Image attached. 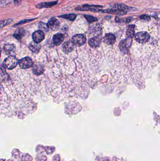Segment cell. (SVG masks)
I'll use <instances>...</instances> for the list:
<instances>
[{
	"mask_svg": "<svg viewBox=\"0 0 160 161\" xmlns=\"http://www.w3.org/2000/svg\"><path fill=\"white\" fill-rule=\"evenodd\" d=\"M59 17L73 21L75 19L76 16V15L74 14H69L62 15V16H59Z\"/></svg>",
	"mask_w": 160,
	"mask_h": 161,
	"instance_id": "20",
	"label": "cell"
},
{
	"mask_svg": "<svg viewBox=\"0 0 160 161\" xmlns=\"http://www.w3.org/2000/svg\"><path fill=\"white\" fill-rule=\"evenodd\" d=\"M57 4V1H54V2H50V3H40L39 5H37V7L39 8H48L51 7L54 5H55Z\"/></svg>",
	"mask_w": 160,
	"mask_h": 161,
	"instance_id": "19",
	"label": "cell"
},
{
	"mask_svg": "<svg viewBox=\"0 0 160 161\" xmlns=\"http://www.w3.org/2000/svg\"><path fill=\"white\" fill-rule=\"evenodd\" d=\"M130 40L128 39L122 41L119 45V49L122 52L127 53L130 47Z\"/></svg>",
	"mask_w": 160,
	"mask_h": 161,
	"instance_id": "12",
	"label": "cell"
},
{
	"mask_svg": "<svg viewBox=\"0 0 160 161\" xmlns=\"http://www.w3.org/2000/svg\"><path fill=\"white\" fill-rule=\"evenodd\" d=\"M4 50L6 55L13 56L15 53L16 48L12 44H6L4 46Z\"/></svg>",
	"mask_w": 160,
	"mask_h": 161,
	"instance_id": "9",
	"label": "cell"
},
{
	"mask_svg": "<svg viewBox=\"0 0 160 161\" xmlns=\"http://www.w3.org/2000/svg\"><path fill=\"white\" fill-rule=\"evenodd\" d=\"M64 36L62 33H57L55 34L53 37V44L56 46L61 44L64 42Z\"/></svg>",
	"mask_w": 160,
	"mask_h": 161,
	"instance_id": "8",
	"label": "cell"
},
{
	"mask_svg": "<svg viewBox=\"0 0 160 161\" xmlns=\"http://www.w3.org/2000/svg\"><path fill=\"white\" fill-rule=\"evenodd\" d=\"M100 11L104 12V13H110V14H113L117 15H124L127 14L126 11H123V10H119V9H108V10L102 11L101 10Z\"/></svg>",
	"mask_w": 160,
	"mask_h": 161,
	"instance_id": "11",
	"label": "cell"
},
{
	"mask_svg": "<svg viewBox=\"0 0 160 161\" xmlns=\"http://www.w3.org/2000/svg\"><path fill=\"white\" fill-rule=\"evenodd\" d=\"M12 20L11 19H6V20H2L1 22V27H3L6 25L10 24Z\"/></svg>",
	"mask_w": 160,
	"mask_h": 161,
	"instance_id": "23",
	"label": "cell"
},
{
	"mask_svg": "<svg viewBox=\"0 0 160 161\" xmlns=\"http://www.w3.org/2000/svg\"><path fill=\"white\" fill-rule=\"evenodd\" d=\"M29 48L32 52L37 53L40 50L41 46L39 43L33 42L30 43V44L29 46Z\"/></svg>",
	"mask_w": 160,
	"mask_h": 161,
	"instance_id": "15",
	"label": "cell"
},
{
	"mask_svg": "<svg viewBox=\"0 0 160 161\" xmlns=\"http://www.w3.org/2000/svg\"><path fill=\"white\" fill-rule=\"evenodd\" d=\"M134 26L130 25L129 26L127 31H126V36L128 38H132L134 36Z\"/></svg>",
	"mask_w": 160,
	"mask_h": 161,
	"instance_id": "17",
	"label": "cell"
},
{
	"mask_svg": "<svg viewBox=\"0 0 160 161\" xmlns=\"http://www.w3.org/2000/svg\"><path fill=\"white\" fill-rule=\"evenodd\" d=\"M85 17L87 21L90 23L93 22L97 21L98 20L97 18H96V17H93L92 16L88 15H85Z\"/></svg>",
	"mask_w": 160,
	"mask_h": 161,
	"instance_id": "21",
	"label": "cell"
},
{
	"mask_svg": "<svg viewBox=\"0 0 160 161\" xmlns=\"http://www.w3.org/2000/svg\"><path fill=\"white\" fill-rule=\"evenodd\" d=\"M18 64L20 68L23 69H26L32 67L33 62L31 58L26 57L19 60Z\"/></svg>",
	"mask_w": 160,
	"mask_h": 161,
	"instance_id": "4",
	"label": "cell"
},
{
	"mask_svg": "<svg viewBox=\"0 0 160 161\" xmlns=\"http://www.w3.org/2000/svg\"><path fill=\"white\" fill-rule=\"evenodd\" d=\"M72 41L75 46L80 47L86 43V37L83 34H76L73 36Z\"/></svg>",
	"mask_w": 160,
	"mask_h": 161,
	"instance_id": "3",
	"label": "cell"
},
{
	"mask_svg": "<svg viewBox=\"0 0 160 161\" xmlns=\"http://www.w3.org/2000/svg\"><path fill=\"white\" fill-rule=\"evenodd\" d=\"M45 38V34L43 31L38 30L33 33V42L39 43L42 42Z\"/></svg>",
	"mask_w": 160,
	"mask_h": 161,
	"instance_id": "5",
	"label": "cell"
},
{
	"mask_svg": "<svg viewBox=\"0 0 160 161\" xmlns=\"http://www.w3.org/2000/svg\"><path fill=\"white\" fill-rule=\"evenodd\" d=\"M39 28L41 31H44V32H47L49 28L47 26V24H44L43 23L40 22L39 25Z\"/></svg>",
	"mask_w": 160,
	"mask_h": 161,
	"instance_id": "22",
	"label": "cell"
},
{
	"mask_svg": "<svg viewBox=\"0 0 160 161\" xmlns=\"http://www.w3.org/2000/svg\"><path fill=\"white\" fill-rule=\"evenodd\" d=\"M136 41L140 43H145L149 40L150 34L146 32H140L137 33L134 36Z\"/></svg>",
	"mask_w": 160,
	"mask_h": 161,
	"instance_id": "2",
	"label": "cell"
},
{
	"mask_svg": "<svg viewBox=\"0 0 160 161\" xmlns=\"http://www.w3.org/2000/svg\"><path fill=\"white\" fill-rule=\"evenodd\" d=\"M18 61L14 56H8L4 60L3 66L4 68L8 70H12L17 66Z\"/></svg>",
	"mask_w": 160,
	"mask_h": 161,
	"instance_id": "1",
	"label": "cell"
},
{
	"mask_svg": "<svg viewBox=\"0 0 160 161\" xmlns=\"http://www.w3.org/2000/svg\"><path fill=\"white\" fill-rule=\"evenodd\" d=\"M33 72L36 76H40L44 71V69L43 66L39 63H36L34 65L32 69Z\"/></svg>",
	"mask_w": 160,
	"mask_h": 161,
	"instance_id": "13",
	"label": "cell"
},
{
	"mask_svg": "<svg viewBox=\"0 0 160 161\" xmlns=\"http://www.w3.org/2000/svg\"><path fill=\"white\" fill-rule=\"evenodd\" d=\"M25 32L24 29L23 28H20L18 29L15 32L13 36L16 39L19 40V39H21L25 36Z\"/></svg>",
	"mask_w": 160,
	"mask_h": 161,
	"instance_id": "16",
	"label": "cell"
},
{
	"mask_svg": "<svg viewBox=\"0 0 160 161\" xmlns=\"http://www.w3.org/2000/svg\"><path fill=\"white\" fill-rule=\"evenodd\" d=\"M115 41V37L112 33H106L103 38V42L108 45L114 44Z\"/></svg>",
	"mask_w": 160,
	"mask_h": 161,
	"instance_id": "10",
	"label": "cell"
},
{
	"mask_svg": "<svg viewBox=\"0 0 160 161\" xmlns=\"http://www.w3.org/2000/svg\"><path fill=\"white\" fill-rule=\"evenodd\" d=\"M75 45L71 41H68L65 42L64 44H62V51L65 53H68L69 52H72L74 49Z\"/></svg>",
	"mask_w": 160,
	"mask_h": 161,
	"instance_id": "7",
	"label": "cell"
},
{
	"mask_svg": "<svg viewBox=\"0 0 160 161\" xmlns=\"http://www.w3.org/2000/svg\"><path fill=\"white\" fill-rule=\"evenodd\" d=\"M140 19L145 21H149L150 20V17L147 15H143L140 17Z\"/></svg>",
	"mask_w": 160,
	"mask_h": 161,
	"instance_id": "24",
	"label": "cell"
},
{
	"mask_svg": "<svg viewBox=\"0 0 160 161\" xmlns=\"http://www.w3.org/2000/svg\"><path fill=\"white\" fill-rule=\"evenodd\" d=\"M89 44L90 46L93 48H97L100 46L101 43V40L98 37H93L89 40Z\"/></svg>",
	"mask_w": 160,
	"mask_h": 161,
	"instance_id": "14",
	"label": "cell"
},
{
	"mask_svg": "<svg viewBox=\"0 0 160 161\" xmlns=\"http://www.w3.org/2000/svg\"><path fill=\"white\" fill-rule=\"evenodd\" d=\"M114 7L117 9L119 10H123V11H131V10H133V9L132 7H129L128 6H126V5L122 4H117L114 5Z\"/></svg>",
	"mask_w": 160,
	"mask_h": 161,
	"instance_id": "18",
	"label": "cell"
},
{
	"mask_svg": "<svg viewBox=\"0 0 160 161\" xmlns=\"http://www.w3.org/2000/svg\"><path fill=\"white\" fill-rule=\"evenodd\" d=\"M47 26L52 31H55L59 28L60 23L59 21L55 18H51L47 24Z\"/></svg>",
	"mask_w": 160,
	"mask_h": 161,
	"instance_id": "6",
	"label": "cell"
}]
</instances>
